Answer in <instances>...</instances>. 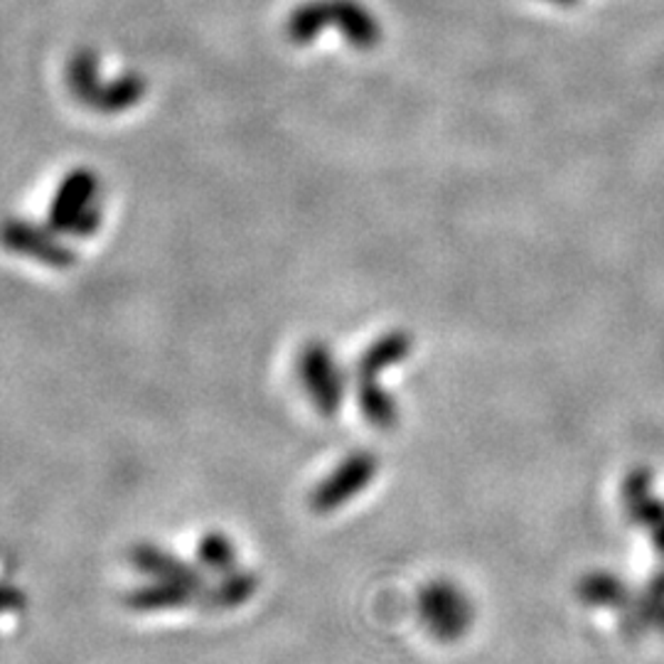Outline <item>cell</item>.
I'll use <instances>...</instances> for the list:
<instances>
[{"label":"cell","instance_id":"52a82bcc","mask_svg":"<svg viewBox=\"0 0 664 664\" xmlns=\"http://www.w3.org/2000/svg\"><path fill=\"white\" fill-rule=\"evenodd\" d=\"M133 564L143 574L153 576L155 581H168V583H178V586L188 588L192 593H198L202 588V576L194 571L185 561L175 559L173 554L163 552L153 544H143L133 549Z\"/></svg>","mask_w":664,"mask_h":664},{"label":"cell","instance_id":"6da1fadb","mask_svg":"<svg viewBox=\"0 0 664 664\" xmlns=\"http://www.w3.org/2000/svg\"><path fill=\"white\" fill-rule=\"evenodd\" d=\"M72 94L82 107L99 113H121L133 109L145 97V79L139 74H123L117 79H101V67L94 52H79L70 62Z\"/></svg>","mask_w":664,"mask_h":664},{"label":"cell","instance_id":"9c48e42d","mask_svg":"<svg viewBox=\"0 0 664 664\" xmlns=\"http://www.w3.org/2000/svg\"><path fill=\"white\" fill-rule=\"evenodd\" d=\"M256 591V579L251 574H229L222 579L220 586L210 593V603L214 608H234L251 598Z\"/></svg>","mask_w":664,"mask_h":664},{"label":"cell","instance_id":"8fae6325","mask_svg":"<svg viewBox=\"0 0 664 664\" xmlns=\"http://www.w3.org/2000/svg\"><path fill=\"white\" fill-rule=\"evenodd\" d=\"M22 605V595L20 591L10 588V586H0V613L3 611H16Z\"/></svg>","mask_w":664,"mask_h":664},{"label":"cell","instance_id":"7a4b0ae2","mask_svg":"<svg viewBox=\"0 0 664 664\" xmlns=\"http://www.w3.org/2000/svg\"><path fill=\"white\" fill-rule=\"evenodd\" d=\"M101 182L91 170H72L57 188L48 222L64 237H91L101 227Z\"/></svg>","mask_w":664,"mask_h":664},{"label":"cell","instance_id":"277c9868","mask_svg":"<svg viewBox=\"0 0 664 664\" xmlns=\"http://www.w3.org/2000/svg\"><path fill=\"white\" fill-rule=\"evenodd\" d=\"M298 376H301V384L305 394L311 396L313 406L323 411L325 416H332L342 406L345 380H342V370L323 342H311L301 352V358H298Z\"/></svg>","mask_w":664,"mask_h":664},{"label":"cell","instance_id":"3957f363","mask_svg":"<svg viewBox=\"0 0 664 664\" xmlns=\"http://www.w3.org/2000/svg\"><path fill=\"white\" fill-rule=\"evenodd\" d=\"M411 350V340L404 332H394V335H386L380 342L364 352V358L358 364V394H360V406L362 414L368 419L372 426L376 429H392L396 423V404L392 402L380 380L382 372L392 364L402 362Z\"/></svg>","mask_w":664,"mask_h":664},{"label":"cell","instance_id":"8992f818","mask_svg":"<svg viewBox=\"0 0 664 664\" xmlns=\"http://www.w3.org/2000/svg\"><path fill=\"white\" fill-rule=\"evenodd\" d=\"M374 471H376V457L372 453L360 451L348 455V461L338 465L325 483L318 485V490L313 492V507L328 512L345 505L354 492H360L370 483Z\"/></svg>","mask_w":664,"mask_h":664},{"label":"cell","instance_id":"5b68a950","mask_svg":"<svg viewBox=\"0 0 664 664\" xmlns=\"http://www.w3.org/2000/svg\"><path fill=\"white\" fill-rule=\"evenodd\" d=\"M54 229L40 227L30 220H6L0 224V244L18 256L32 259L50 269L74 266V251L57 239Z\"/></svg>","mask_w":664,"mask_h":664},{"label":"cell","instance_id":"30bf717a","mask_svg":"<svg viewBox=\"0 0 664 664\" xmlns=\"http://www.w3.org/2000/svg\"><path fill=\"white\" fill-rule=\"evenodd\" d=\"M198 556L200 561L208 569L214 571H232L234 561H237V552H234V544L227 540L224 534L220 532H212V534H204L200 544H198Z\"/></svg>","mask_w":664,"mask_h":664},{"label":"cell","instance_id":"ba28073f","mask_svg":"<svg viewBox=\"0 0 664 664\" xmlns=\"http://www.w3.org/2000/svg\"><path fill=\"white\" fill-rule=\"evenodd\" d=\"M192 601V591L178 586V583L168 581H155L151 586L135 588L129 595V605L135 611H168V608H180V605H188Z\"/></svg>","mask_w":664,"mask_h":664}]
</instances>
